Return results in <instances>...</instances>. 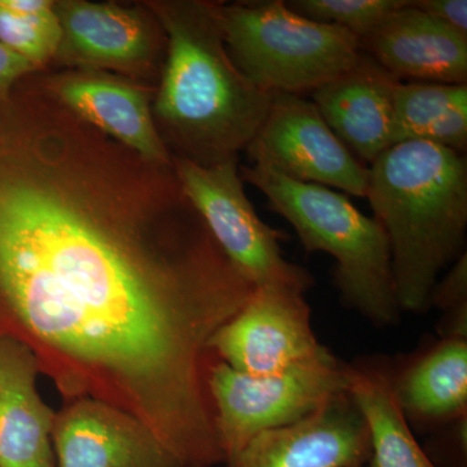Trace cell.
Here are the masks:
<instances>
[{
    "label": "cell",
    "instance_id": "obj_1",
    "mask_svg": "<svg viewBox=\"0 0 467 467\" xmlns=\"http://www.w3.org/2000/svg\"><path fill=\"white\" fill-rule=\"evenodd\" d=\"M0 174V294L67 358L135 396L178 467L221 457L202 353L250 299L173 165L107 140L55 100Z\"/></svg>",
    "mask_w": 467,
    "mask_h": 467
},
{
    "label": "cell",
    "instance_id": "obj_2",
    "mask_svg": "<svg viewBox=\"0 0 467 467\" xmlns=\"http://www.w3.org/2000/svg\"><path fill=\"white\" fill-rule=\"evenodd\" d=\"M167 36L152 113L171 158L212 167L238 159L263 125L272 94L234 66L211 2L150 5Z\"/></svg>",
    "mask_w": 467,
    "mask_h": 467
},
{
    "label": "cell",
    "instance_id": "obj_3",
    "mask_svg": "<svg viewBox=\"0 0 467 467\" xmlns=\"http://www.w3.org/2000/svg\"><path fill=\"white\" fill-rule=\"evenodd\" d=\"M367 198L389 239L400 310L426 312L439 273L465 252L466 155L395 144L368 165Z\"/></svg>",
    "mask_w": 467,
    "mask_h": 467
},
{
    "label": "cell",
    "instance_id": "obj_4",
    "mask_svg": "<svg viewBox=\"0 0 467 467\" xmlns=\"http://www.w3.org/2000/svg\"><path fill=\"white\" fill-rule=\"evenodd\" d=\"M239 174L288 221L306 252L334 257V282L346 306L378 327L399 321L391 248L376 218L361 213L346 193L291 180L265 165L242 167Z\"/></svg>",
    "mask_w": 467,
    "mask_h": 467
},
{
    "label": "cell",
    "instance_id": "obj_5",
    "mask_svg": "<svg viewBox=\"0 0 467 467\" xmlns=\"http://www.w3.org/2000/svg\"><path fill=\"white\" fill-rule=\"evenodd\" d=\"M214 12L234 66L270 94L317 90L361 55L348 30L300 16L281 0L214 3Z\"/></svg>",
    "mask_w": 467,
    "mask_h": 467
},
{
    "label": "cell",
    "instance_id": "obj_6",
    "mask_svg": "<svg viewBox=\"0 0 467 467\" xmlns=\"http://www.w3.org/2000/svg\"><path fill=\"white\" fill-rule=\"evenodd\" d=\"M207 386L218 444L225 462L254 436L297 422L346 392L347 364L326 350L317 358L263 376L223 361L209 368Z\"/></svg>",
    "mask_w": 467,
    "mask_h": 467
},
{
    "label": "cell",
    "instance_id": "obj_7",
    "mask_svg": "<svg viewBox=\"0 0 467 467\" xmlns=\"http://www.w3.org/2000/svg\"><path fill=\"white\" fill-rule=\"evenodd\" d=\"M184 193L217 244L254 287L285 288L306 294L315 284L308 270L284 257L279 242L287 236L266 225L244 192L238 159L212 167L173 158Z\"/></svg>",
    "mask_w": 467,
    "mask_h": 467
},
{
    "label": "cell",
    "instance_id": "obj_8",
    "mask_svg": "<svg viewBox=\"0 0 467 467\" xmlns=\"http://www.w3.org/2000/svg\"><path fill=\"white\" fill-rule=\"evenodd\" d=\"M252 162L304 183L367 198L368 168L333 133L312 100L272 92L263 125L244 149Z\"/></svg>",
    "mask_w": 467,
    "mask_h": 467
},
{
    "label": "cell",
    "instance_id": "obj_9",
    "mask_svg": "<svg viewBox=\"0 0 467 467\" xmlns=\"http://www.w3.org/2000/svg\"><path fill=\"white\" fill-rule=\"evenodd\" d=\"M208 349L242 373L263 376L322 355L304 294L254 287L250 299L213 334Z\"/></svg>",
    "mask_w": 467,
    "mask_h": 467
},
{
    "label": "cell",
    "instance_id": "obj_10",
    "mask_svg": "<svg viewBox=\"0 0 467 467\" xmlns=\"http://www.w3.org/2000/svg\"><path fill=\"white\" fill-rule=\"evenodd\" d=\"M54 9L61 26L57 57L67 66L146 75L167 55L156 16L150 23L138 9L85 0L55 2Z\"/></svg>",
    "mask_w": 467,
    "mask_h": 467
},
{
    "label": "cell",
    "instance_id": "obj_11",
    "mask_svg": "<svg viewBox=\"0 0 467 467\" xmlns=\"http://www.w3.org/2000/svg\"><path fill=\"white\" fill-rule=\"evenodd\" d=\"M370 432L348 391L291 425L254 436L226 467H364Z\"/></svg>",
    "mask_w": 467,
    "mask_h": 467
},
{
    "label": "cell",
    "instance_id": "obj_12",
    "mask_svg": "<svg viewBox=\"0 0 467 467\" xmlns=\"http://www.w3.org/2000/svg\"><path fill=\"white\" fill-rule=\"evenodd\" d=\"M57 467H177L144 420L100 400H78L55 416Z\"/></svg>",
    "mask_w": 467,
    "mask_h": 467
},
{
    "label": "cell",
    "instance_id": "obj_13",
    "mask_svg": "<svg viewBox=\"0 0 467 467\" xmlns=\"http://www.w3.org/2000/svg\"><path fill=\"white\" fill-rule=\"evenodd\" d=\"M46 90L86 124L147 161L173 162L143 88L104 72L81 69L52 77Z\"/></svg>",
    "mask_w": 467,
    "mask_h": 467
},
{
    "label": "cell",
    "instance_id": "obj_14",
    "mask_svg": "<svg viewBox=\"0 0 467 467\" xmlns=\"http://www.w3.org/2000/svg\"><path fill=\"white\" fill-rule=\"evenodd\" d=\"M359 47L400 82L467 84V36L411 5L396 9Z\"/></svg>",
    "mask_w": 467,
    "mask_h": 467
},
{
    "label": "cell",
    "instance_id": "obj_15",
    "mask_svg": "<svg viewBox=\"0 0 467 467\" xmlns=\"http://www.w3.org/2000/svg\"><path fill=\"white\" fill-rule=\"evenodd\" d=\"M399 84L361 51L355 66L312 92V101L340 142L370 165L395 144L393 101Z\"/></svg>",
    "mask_w": 467,
    "mask_h": 467
},
{
    "label": "cell",
    "instance_id": "obj_16",
    "mask_svg": "<svg viewBox=\"0 0 467 467\" xmlns=\"http://www.w3.org/2000/svg\"><path fill=\"white\" fill-rule=\"evenodd\" d=\"M38 359L0 335V467H55V416L36 389Z\"/></svg>",
    "mask_w": 467,
    "mask_h": 467
},
{
    "label": "cell",
    "instance_id": "obj_17",
    "mask_svg": "<svg viewBox=\"0 0 467 467\" xmlns=\"http://www.w3.org/2000/svg\"><path fill=\"white\" fill-rule=\"evenodd\" d=\"M393 396L417 429H441L467 416V337H442L389 370Z\"/></svg>",
    "mask_w": 467,
    "mask_h": 467
},
{
    "label": "cell",
    "instance_id": "obj_18",
    "mask_svg": "<svg viewBox=\"0 0 467 467\" xmlns=\"http://www.w3.org/2000/svg\"><path fill=\"white\" fill-rule=\"evenodd\" d=\"M347 391L370 432V467H439L417 441L396 402L389 367L368 359L347 364Z\"/></svg>",
    "mask_w": 467,
    "mask_h": 467
},
{
    "label": "cell",
    "instance_id": "obj_19",
    "mask_svg": "<svg viewBox=\"0 0 467 467\" xmlns=\"http://www.w3.org/2000/svg\"><path fill=\"white\" fill-rule=\"evenodd\" d=\"M461 106H467V85L400 82L393 101L395 144L426 142L430 131Z\"/></svg>",
    "mask_w": 467,
    "mask_h": 467
},
{
    "label": "cell",
    "instance_id": "obj_20",
    "mask_svg": "<svg viewBox=\"0 0 467 467\" xmlns=\"http://www.w3.org/2000/svg\"><path fill=\"white\" fill-rule=\"evenodd\" d=\"M60 41L61 26L54 8L43 14H17L0 2V42L9 50L38 67L57 57Z\"/></svg>",
    "mask_w": 467,
    "mask_h": 467
},
{
    "label": "cell",
    "instance_id": "obj_21",
    "mask_svg": "<svg viewBox=\"0 0 467 467\" xmlns=\"http://www.w3.org/2000/svg\"><path fill=\"white\" fill-rule=\"evenodd\" d=\"M409 0H291L285 5L316 23L333 24L361 39Z\"/></svg>",
    "mask_w": 467,
    "mask_h": 467
},
{
    "label": "cell",
    "instance_id": "obj_22",
    "mask_svg": "<svg viewBox=\"0 0 467 467\" xmlns=\"http://www.w3.org/2000/svg\"><path fill=\"white\" fill-rule=\"evenodd\" d=\"M438 306L445 313L442 337H467V256L454 261L451 272L436 284L430 297V308Z\"/></svg>",
    "mask_w": 467,
    "mask_h": 467
},
{
    "label": "cell",
    "instance_id": "obj_23",
    "mask_svg": "<svg viewBox=\"0 0 467 467\" xmlns=\"http://www.w3.org/2000/svg\"><path fill=\"white\" fill-rule=\"evenodd\" d=\"M411 5L467 36L466 0H411Z\"/></svg>",
    "mask_w": 467,
    "mask_h": 467
},
{
    "label": "cell",
    "instance_id": "obj_24",
    "mask_svg": "<svg viewBox=\"0 0 467 467\" xmlns=\"http://www.w3.org/2000/svg\"><path fill=\"white\" fill-rule=\"evenodd\" d=\"M36 69L33 63L0 42V99L7 101L18 79Z\"/></svg>",
    "mask_w": 467,
    "mask_h": 467
}]
</instances>
